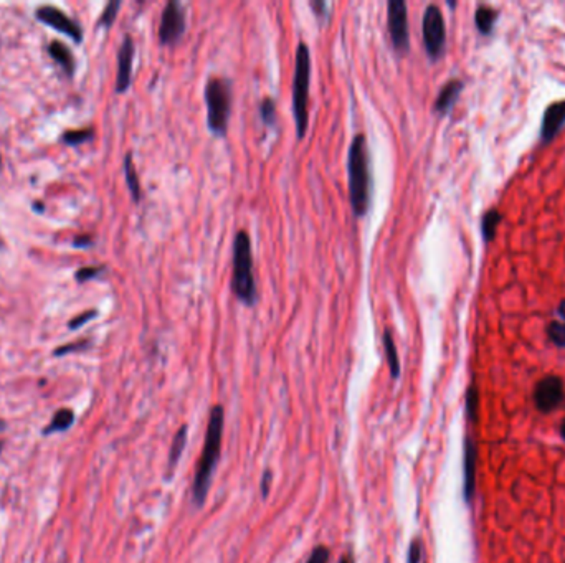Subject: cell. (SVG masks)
Wrapping results in <instances>:
<instances>
[{"label":"cell","mask_w":565,"mask_h":563,"mask_svg":"<svg viewBox=\"0 0 565 563\" xmlns=\"http://www.w3.org/2000/svg\"><path fill=\"white\" fill-rule=\"evenodd\" d=\"M222 436H223V408L220 405H217L212 408L210 420H208L207 425L202 457L197 466L195 479H193L192 494H193V501H195L198 506H202L207 499V492L208 487H210L213 470H215L218 456H220Z\"/></svg>","instance_id":"cell-1"},{"label":"cell","mask_w":565,"mask_h":563,"mask_svg":"<svg viewBox=\"0 0 565 563\" xmlns=\"http://www.w3.org/2000/svg\"><path fill=\"white\" fill-rule=\"evenodd\" d=\"M349 195L355 215H365L370 202V171H369V151L364 134H357L352 139L349 149Z\"/></svg>","instance_id":"cell-2"},{"label":"cell","mask_w":565,"mask_h":563,"mask_svg":"<svg viewBox=\"0 0 565 563\" xmlns=\"http://www.w3.org/2000/svg\"><path fill=\"white\" fill-rule=\"evenodd\" d=\"M232 289L243 302L253 304L256 299L255 276L250 237L245 230L238 232L233 243V280Z\"/></svg>","instance_id":"cell-3"},{"label":"cell","mask_w":565,"mask_h":563,"mask_svg":"<svg viewBox=\"0 0 565 563\" xmlns=\"http://www.w3.org/2000/svg\"><path fill=\"white\" fill-rule=\"evenodd\" d=\"M311 78V55L306 43H299L296 48L295 78H292V113H295L297 136H304L307 129V98H309Z\"/></svg>","instance_id":"cell-4"},{"label":"cell","mask_w":565,"mask_h":563,"mask_svg":"<svg viewBox=\"0 0 565 563\" xmlns=\"http://www.w3.org/2000/svg\"><path fill=\"white\" fill-rule=\"evenodd\" d=\"M230 84L225 78L212 76L205 86V103H207V123L213 134L223 136L228 127V116H230Z\"/></svg>","instance_id":"cell-5"},{"label":"cell","mask_w":565,"mask_h":563,"mask_svg":"<svg viewBox=\"0 0 565 563\" xmlns=\"http://www.w3.org/2000/svg\"><path fill=\"white\" fill-rule=\"evenodd\" d=\"M423 42L431 59L441 57L446 42L445 18L436 5H428L423 13Z\"/></svg>","instance_id":"cell-6"},{"label":"cell","mask_w":565,"mask_h":563,"mask_svg":"<svg viewBox=\"0 0 565 563\" xmlns=\"http://www.w3.org/2000/svg\"><path fill=\"white\" fill-rule=\"evenodd\" d=\"M389 32L396 52L405 53L409 50V12L404 0L389 2Z\"/></svg>","instance_id":"cell-7"},{"label":"cell","mask_w":565,"mask_h":563,"mask_svg":"<svg viewBox=\"0 0 565 563\" xmlns=\"http://www.w3.org/2000/svg\"><path fill=\"white\" fill-rule=\"evenodd\" d=\"M565 400V390H564V382L560 377L549 375L542 378L537 383L534 392V402L537 410L542 413H550L562 405V402Z\"/></svg>","instance_id":"cell-8"},{"label":"cell","mask_w":565,"mask_h":563,"mask_svg":"<svg viewBox=\"0 0 565 563\" xmlns=\"http://www.w3.org/2000/svg\"><path fill=\"white\" fill-rule=\"evenodd\" d=\"M186 30V13L182 5L171 0L162 10L161 27H159V38L162 43H173L182 37Z\"/></svg>","instance_id":"cell-9"},{"label":"cell","mask_w":565,"mask_h":563,"mask_svg":"<svg viewBox=\"0 0 565 563\" xmlns=\"http://www.w3.org/2000/svg\"><path fill=\"white\" fill-rule=\"evenodd\" d=\"M35 15H37V18L40 20V22L47 23V25H50V27H53L55 30H58V32L68 35L73 42H76V43L81 42L83 32H81V28H79V25L74 22V20L69 18L67 13H63L59 8L45 5V7H40L37 12H35Z\"/></svg>","instance_id":"cell-10"},{"label":"cell","mask_w":565,"mask_h":563,"mask_svg":"<svg viewBox=\"0 0 565 563\" xmlns=\"http://www.w3.org/2000/svg\"><path fill=\"white\" fill-rule=\"evenodd\" d=\"M132 58H134V42L129 35H126L118 55V79H116L118 93H124L129 88V84H131Z\"/></svg>","instance_id":"cell-11"},{"label":"cell","mask_w":565,"mask_h":563,"mask_svg":"<svg viewBox=\"0 0 565 563\" xmlns=\"http://www.w3.org/2000/svg\"><path fill=\"white\" fill-rule=\"evenodd\" d=\"M565 124V101L554 103L547 108V111L544 114L542 129H540V136H542V142L552 141L562 126Z\"/></svg>","instance_id":"cell-12"},{"label":"cell","mask_w":565,"mask_h":563,"mask_svg":"<svg viewBox=\"0 0 565 563\" xmlns=\"http://www.w3.org/2000/svg\"><path fill=\"white\" fill-rule=\"evenodd\" d=\"M476 461H478V451L471 438H466L464 443V497L471 501L476 487Z\"/></svg>","instance_id":"cell-13"},{"label":"cell","mask_w":565,"mask_h":563,"mask_svg":"<svg viewBox=\"0 0 565 563\" xmlns=\"http://www.w3.org/2000/svg\"><path fill=\"white\" fill-rule=\"evenodd\" d=\"M461 89H463V83H461L460 79H451V81L446 83L445 86L441 88L438 98H436V101H435L436 111L441 114L448 111V109L453 106L456 98L460 96Z\"/></svg>","instance_id":"cell-14"},{"label":"cell","mask_w":565,"mask_h":563,"mask_svg":"<svg viewBox=\"0 0 565 563\" xmlns=\"http://www.w3.org/2000/svg\"><path fill=\"white\" fill-rule=\"evenodd\" d=\"M48 53H50V57H52L55 62H57L59 67L64 69V73L72 76V74L74 73V58H73L72 52H69V50L64 47L63 43L52 42L48 47Z\"/></svg>","instance_id":"cell-15"},{"label":"cell","mask_w":565,"mask_h":563,"mask_svg":"<svg viewBox=\"0 0 565 563\" xmlns=\"http://www.w3.org/2000/svg\"><path fill=\"white\" fill-rule=\"evenodd\" d=\"M73 423H74V413L72 410H68V408H62V410L55 413L52 421L48 423L43 433L45 435H52V433L57 431H64L68 430Z\"/></svg>","instance_id":"cell-16"},{"label":"cell","mask_w":565,"mask_h":563,"mask_svg":"<svg viewBox=\"0 0 565 563\" xmlns=\"http://www.w3.org/2000/svg\"><path fill=\"white\" fill-rule=\"evenodd\" d=\"M559 317L560 321H552L547 329V334L555 346L565 347V301L559 306Z\"/></svg>","instance_id":"cell-17"},{"label":"cell","mask_w":565,"mask_h":563,"mask_svg":"<svg viewBox=\"0 0 565 563\" xmlns=\"http://www.w3.org/2000/svg\"><path fill=\"white\" fill-rule=\"evenodd\" d=\"M384 348H385L387 362H389L390 375L396 378L400 375V362H399V353H396L395 342H394V339H392V334L389 331L384 332Z\"/></svg>","instance_id":"cell-18"},{"label":"cell","mask_w":565,"mask_h":563,"mask_svg":"<svg viewBox=\"0 0 565 563\" xmlns=\"http://www.w3.org/2000/svg\"><path fill=\"white\" fill-rule=\"evenodd\" d=\"M496 18H498V12H496L494 8L491 7H479L476 10L474 13V22H476V27L481 33L488 35L491 33V30H493V25L496 22Z\"/></svg>","instance_id":"cell-19"},{"label":"cell","mask_w":565,"mask_h":563,"mask_svg":"<svg viewBox=\"0 0 565 563\" xmlns=\"http://www.w3.org/2000/svg\"><path fill=\"white\" fill-rule=\"evenodd\" d=\"M124 176H126L127 187L132 193L134 200L139 202V198H141V186H139L137 172H136V169H134L131 154H127L126 159H124Z\"/></svg>","instance_id":"cell-20"},{"label":"cell","mask_w":565,"mask_h":563,"mask_svg":"<svg viewBox=\"0 0 565 563\" xmlns=\"http://www.w3.org/2000/svg\"><path fill=\"white\" fill-rule=\"evenodd\" d=\"M186 441H187V426H182L176 435V438H173L171 457H169V470L171 471H173V467H176L178 460H181L183 448H186Z\"/></svg>","instance_id":"cell-21"},{"label":"cell","mask_w":565,"mask_h":563,"mask_svg":"<svg viewBox=\"0 0 565 563\" xmlns=\"http://www.w3.org/2000/svg\"><path fill=\"white\" fill-rule=\"evenodd\" d=\"M501 222V215L496 210H489L483 217V223H481V230H483V237L486 241H491L494 238L496 228H498Z\"/></svg>","instance_id":"cell-22"},{"label":"cell","mask_w":565,"mask_h":563,"mask_svg":"<svg viewBox=\"0 0 565 563\" xmlns=\"http://www.w3.org/2000/svg\"><path fill=\"white\" fill-rule=\"evenodd\" d=\"M93 137V131L89 129H83V131H68L63 136V141L68 144V146H78V144L86 142L88 139Z\"/></svg>","instance_id":"cell-23"},{"label":"cell","mask_w":565,"mask_h":563,"mask_svg":"<svg viewBox=\"0 0 565 563\" xmlns=\"http://www.w3.org/2000/svg\"><path fill=\"white\" fill-rule=\"evenodd\" d=\"M119 7H121V2H119V0H113V2H109L106 5V8L103 10V15H101V18H99V23L104 25V27H111L114 18H116V15H118Z\"/></svg>","instance_id":"cell-24"},{"label":"cell","mask_w":565,"mask_h":563,"mask_svg":"<svg viewBox=\"0 0 565 563\" xmlns=\"http://www.w3.org/2000/svg\"><path fill=\"white\" fill-rule=\"evenodd\" d=\"M466 408H468L471 420H476V415H478V390H476V387H469L468 397H466Z\"/></svg>","instance_id":"cell-25"},{"label":"cell","mask_w":565,"mask_h":563,"mask_svg":"<svg viewBox=\"0 0 565 563\" xmlns=\"http://www.w3.org/2000/svg\"><path fill=\"white\" fill-rule=\"evenodd\" d=\"M260 113H261V118L265 119V123H273L275 121V116H276V108H275V101H273L271 98H265L261 101V106H260Z\"/></svg>","instance_id":"cell-26"},{"label":"cell","mask_w":565,"mask_h":563,"mask_svg":"<svg viewBox=\"0 0 565 563\" xmlns=\"http://www.w3.org/2000/svg\"><path fill=\"white\" fill-rule=\"evenodd\" d=\"M104 268L103 266H86V268H81V270L76 271V281L78 283H84V281H89L93 280V278H96L99 273H103Z\"/></svg>","instance_id":"cell-27"},{"label":"cell","mask_w":565,"mask_h":563,"mask_svg":"<svg viewBox=\"0 0 565 563\" xmlns=\"http://www.w3.org/2000/svg\"><path fill=\"white\" fill-rule=\"evenodd\" d=\"M327 562H329V550H327L326 547L319 545L312 550L309 560L306 563H327Z\"/></svg>","instance_id":"cell-28"},{"label":"cell","mask_w":565,"mask_h":563,"mask_svg":"<svg viewBox=\"0 0 565 563\" xmlns=\"http://www.w3.org/2000/svg\"><path fill=\"white\" fill-rule=\"evenodd\" d=\"M421 560V542L413 540L409 549V563H420Z\"/></svg>","instance_id":"cell-29"},{"label":"cell","mask_w":565,"mask_h":563,"mask_svg":"<svg viewBox=\"0 0 565 563\" xmlns=\"http://www.w3.org/2000/svg\"><path fill=\"white\" fill-rule=\"evenodd\" d=\"M88 346V341H81V342H73L69 343V346H63V347H58L57 351H55V356H63V353H68V352H74V351H79V348H84Z\"/></svg>","instance_id":"cell-30"},{"label":"cell","mask_w":565,"mask_h":563,"mask_svg":"<svg viewBox=\"0 0 565 563\" xmlns=\"http://www.w3.org/2000/svg\"><path fill=\"white\" fill-rule=\"evenodd\" d=\"M94 316H96V311H88V312H84V314H81V316H78V317H74L72 322H69V327L72 329H76V327H81L84 322H88L89 319H93Z\"/></svg>","instance_id":"cell-31"},{"label":"cell","mask_w":565,"mask_h":563,"mask_svg":"<svg viewBox=\"0 0 565 563\" xmlns=\"http://www.w3.org/2000/svg\"><path fill=\"white\" fill-rule=\"evenodd\" d=\"M271 484V472L266 471L265 474H263V484H261V489H263V497L268 496V487Z\"/></svg>","instance_id":"cell-32"},{"label":"cell","mask_w":565,"mask_h":563,"mask_svg":"<svg viewBox=\"0 0 565 563\" xmlns=\"http://www.w3.org/2000/svg\"><path fill=\"white\" fill-rule=\"evenodd\" d=\"M91 245V238L89 237H78L74 240V246H89Z\"/></svg>","instance_id":"cell-33"},{"label":"cell","mask_w":565,"mask_h":563,"mask_svg":"<svg viewBox=\"0 0 565 563\" xmlns=\"http://www.w3.org/2000/svg\"><path fill=\"white\" fill-rule=\"evenodd\" d=\"M339 563H354V562H352V557H350V555H349V557L346 555V557H342Z\"/></svg>","instance_id":"cell-34"},{"label":"cell","mask_w":565,"mask_h":563,"mask_svg":"<svg viewBox=\"0 0 565 563\" xmlns=\"http://www.w3.org/2000/svg\"><path fill=\"white\" fill-rule=\"evenodd\" d=\"M560 435H562L564 441H565V420L562 421V426H560Z\"/></svg>","instance_id":"cell-35"},{"label":"cell","mask_w":565,"mask_h":563,"mask_svg":"<svg viewBox=\"0 0 565 563\" xmlns=\"http://www.w3.org/2000/svg\"><path fill=\"white\" fill-rule=\"evenodd\" d=\"M4 428H5V423H4L2 420H0V431H2V430H4Z\"/></svg>","instance_id":"cell-36"},{"label":"cell","mask_w":565,"mask_h":563,"mask_svg":"<svg viewBox=\"0 0 565 563\" xmlns=\"http://www.w3.org/2000/svg\"><path fill=\"white\" fill-rule=\"evenodd\" d=\"M0 450H2V443H0Z\"/></svg>","instance_id":"cell-37"},{"label":"cell","mask_w":565,"mask_h":563,"mask_svg":"<svg viewBox=\"0 0 565 563\" xmlns=\"http://www.w3.org/2000/svg\"><path fill=\"white\" fill-rule=\"evenodd\" d=\"M0 166H2V159H0Z\"/></svg>","instance_id":"cell-38"}]
</instances>
